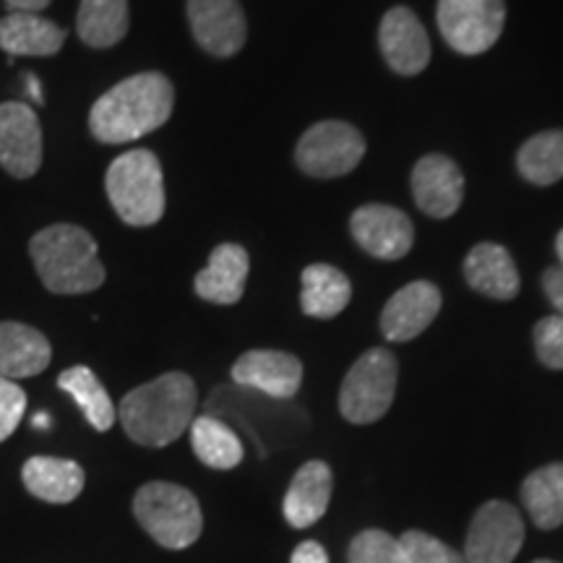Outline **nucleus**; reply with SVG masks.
Here are the masks:
<instances>
[{"label": "nucleus", "instance_id": "f257e3e1", "mask_svg": "<svg viewBox=\"0 0 563 563\" xmlns=\"http://www.w3.org/2000/svg\"><path fill=\"white\" fill-rule=\"evenodd\" d=\"M173 108L170 79L146 70L104 91L89 112V131L102 144H129L170 121Z\"/></svg>", "mask_w": 563, "mask_h": 563}, {"label": "nucleus", "instance_id": "f03ea898", "mask_svg": "<svg viewBox=\"0 0 563 563\" xmlns=\"http://www.w3.org/2000/svg\"><path fill=\"white\" fill-rule=\"evenodd\" d=\"M196 384L188 373L173 371L123 397L118 418L125 435L146 449H162L191 428Z\"/></svg>", "mask_w": 563, "mask_h": 563}, {"label": "nucleus", "instance_id": "7ed1b4c3", "mask_svg": "<svg viewBox=\"0 0 563 563\" xmlns=\"http://www.w3.org/2000/svg\"><path fill=\"white\" fill-rule=\"evenodd\" d=\"M30 253L42 285L55 295L95 292L104 285L97 241L79 224H51L32 238Z\"/></svg>", "mask_w": 563, "mask_h": 563}, {"label": "nucleus", "instance_id": "20e7f679", "mask_svg": "<svg viewBox=\"0 0 563 563\" xmlns=\"http://www.w3.org/2000/svg\"><path fill=\"white\" fill-rule=\"evenodd\" d=\"M207 415H214L224 422L241 420L249 428L253 443L264 456L274 449H285L308 431V415L302 407H295L290 399H272L264 394L243 389V386H222L211 394Z\"/></svg>", "mask_w": 563, "mask_h": 563}, {"label": "nucleus", "instance_id": "39448f33", "mask_svg": "<svg viewBox=\"0 0 563 563\" xmlns=\"http://www.w3.org/2000/svg\"><path fill=\"white\" fill-rule=\"evenodd\" d=\"M104 191L115 214L131 228H152L165 214V175L150 150L125 152L112 162Z\"/></svg>", "mask_w": 563, "mask_h": 563}, {"label": "nucleus", "instance_id": "423d86ee", "mask_svg": "<svg viewBox=\"0 0 563 563\" xmlns=\"http://www.w3.org/2000/svg\"><path fill=\"white\" fill-rule=\"evenodd\" d=\"M133 517L154 543L183 551L201 538V506L188 488L175 483H146L133 496Z\"/></svg>", "mask_w": 563, "mask_h": 563}, {"label": "nucleus", "instance_id": "0eeeda50", "mask_svg": "<svg viewBox=\"0 0 563 563\" xmlns=\"http://www.w3.org/2000/svg\"><path fill=\"white\" fill-rule=\"evenodd\" d=\"M399 365L389 350L373 347L363 352L344 376L340 389V412L355 426L382 420L397 394Z\"/></svg>", "mask_w": 563, "mask_h": 563}, {"label": "nucleus", "instance_id": "6e6552de", "mask_svg": "<svg viewBox=\"0 0 563 563\" xmlns=\"http://www.w3.org/2000/svg\"><path fill=\"white\" fill-rule=\"evenodd\" d=\"M441 37L460 55H483L496 45L506 24L504 0H439Z\"/></svg>", "mask_w": 563, "mask_h": 563}, {"label": "nucleus", "instance_id": "1a4fd4ad", "mask_svg": "<svg viewBox=\"0 0 563 563\" xmlns=\"http://www.w3.org/2000/svg\"><path fill=\"white\" fill-rule=\"evenodd\" d=\"M365 157V139L355 125L344 121L316 123L302 133L295 159L311 178H342Z\"/></svg>", "mask_w": 563, "mask_h": 563}, {"label": "nucleus", "instance_id": "9d476101", "mask_svg": "<svg viewBox=\"0 0 563 563\" xmlns=\"http://www.w3.org/2000/svg\"><path fill=\"white\" fill-rule=\"evenodd\" d=\"M525 543V522L506 501L477 509L464 543V563H511Z\"/></svg>", "mask_w": 563, "mask_h": 563}, {"label": "nucleus", "instance_id": "9b49d317", "mask_svg": "<svg viewBox=\"0 0 563 563\" xmlns=\"http://www.w3.org/2000/svg\"><path fill=\"white\" fill-rule=\"evenodd\" d=\"M188 24L203 53L232 58L243 51L249 24L241 0H188Z\"/></svg>", "mask_w": 563, "mask_h": 563}, {"label": "nucleus", "instance_id": "f8f14e48", "mask_svg": "<svg viewBox=\"0 0 563 563\" xmlns=\"http://www.w3.org/2000/svg\"><path fill=\"white\" fill-rule=\"evenodd\" d=\"M350 230L355 243L382 262H399L415 243L410 217L389 203H365L352 214Z\"/></svg>", "mask_w": 563, "mask_h": 563}, {"label": "nucleus", "instance_id": "ddd939ff", "mask_svg": "<svg viewBox=\"0 0 563 563\" xmlns=\"http://www.w3.org/2000/svg\"><path fill=\"white\" fill-rule=\"evenodd\" d=\"M0 165L13 178H32L42 165L40 118L30 104H0Z\"/></svg>", "mask_w": 563, "mask_h": 563}, {"label": "nucleus", "instance_id": "4468645a", "mask_svg": "<svg viewBox=\"0 0 563 563\" xmlns=\"http://www.w3.org/2000/svg\"><path fill=\"white\" fill-rule=\"evenodd\" d=\"M232 382L272 399H292L302 384V363L290 352L251 350L232 365Z\"/></svg>", "mask_w": 563, "mask_h": 563}, {"label": "nucleus", "instance_id": "2eb2a0df", "mask_svg": "<svg viewBox=\"0 0 563 563\" xmlns=\"http://www.w3.org/2000/svg\"><path fill=\"white\" fill-rule=\"evenodd\" d=\"M378 45L394 74L418 76L431 63V40L410 9L397 5L386 11L378 26Z\"/></svg>", "mask_w": 563, "mask_h": 563}, {"label": "nucleus", "instance_id": "dca6fc26", "mask_svg": "<svg viewBox=\"0 0 563 563\" xmlns=\"http://www.w3.org/2000/svg\"><path fill=\"white\" fill-rule=\"evenodd\" d=\"M441 311V290L433 282H410L394 292L382 311V332L389 342H410L426 332Z\"/></svg>", "mask_w": 563, "mask_h": 563}, {"label": "nucleus", "instance_id": "f3484780", "mask_svg": "<svg viewBox=\"0 0 563 563\" xmlns=\"http://www.w3.org/2000/svg\"><path fill=\"white\" fill-rule=\"evenodd\" d=\"M415 203L433 220H446L464 199V175L454 159L443 154H428L412 170Z\"/></svg>", "mask_w": 563, "mask_h": 563}, {"label": "nucleus", "instance_id": "a211bd4d", "mask_svg": "<svg viewBox=\"0 0 563 563\" xmlns=\"http://www.w3.org/2000/svg\"><path fill=\"white\" fill-rule=\"evenodd\" d=\"M249 251L238 243H222L211 251L209 264L196 274V295L217 306H232L243 298L249 279Z\"/></svg>", "mask_w": 563, "mask_h": 563}, {"label": "nucleus", "instance_id": "6ab92c4d", "mask_svg": "<svg viewBox=\"0 0 563 563\" xmlns=\"http://www.w3.org/2000/svg\"><path fill=\"white\" fill-rule=\"evenodd\" d=\"M332 488L334 477L327 462L313 460L302 464L285 493V504H282L287 525L295 530H306V527L319 522L329 509V501H332Z\"/></svg>", "mask_w": 563, "mask_h": 563}, {"label": "nucleus", "instance_id": "aec40b11", "mask_svg": "<svg viewBox=\"0 0 563 563\" xmlns=\"http://www.w3.org/2000/svg\"><path fill=\"white\" fill-rule=\"evenodd\" d=\"M53 347L47 336L19 321H0V378L21 382L51 365Z\"/></svg>", "mask_w": 563, "mask_h": 563}, {"label": "nucleus", "instance_id": "412c9836", "mask_svg": "<svg viewBox=\"0 0 563 563\" xmlns=\"http://www.w3.org/2000/svg\"><path fill=\"white\" fill-rule=\"evenodd\" d=\"M470 287L493 300H511L519 292V272L511 253L498 243H477L464 258Z\"/></svg>", "mask_w": 563, "mask_h": 563}, {"label": "nucleus", "instance_id": "4be33fe9", "mask_svg": "<svg viewBox=\"0 0 563 563\" xmlns=\"http://www.w3.org/2000/svg\"><path fill=\"white\" fill-rule=\"evenodd\" d=\"M21 481L34 498L45 504H70L87 483L81 464L60 456H32L21 467Z\"/></svg>", "mask_w": 563, "mask_h": 563}, {"label": "nucleus", "instance_id": "5701e85b", "mask_svg": "<svg viewBox=\"0 0 563 563\" xmlns=\"http://www.w3.org/2000/svg\"><path fill=\"white\" fill-rule=\"evenodd\" d=\"M66 42V30L40 13H9L0 19V51L32 58H51Z\"/></svg>", "mask_w": 563, "mask_h": 563}, {"label": "nucleus", "instance_id": "b1692460", "mask_svg": "<svg viewBox=\"0 0 563 563\" xmlns=\"http://www.w3.org/2000/svg\"><path fill=\"white\" fill-rule=\"evenodd\" d=\"M352 298L347 274L329 264H311L302 272V311L313 319H334Z\"/></svg>", "mask_w": 563, "mask_h": 563}, {"label": "nucleus", "instance_id": "393cba45", "mask_svg": "<svg viewBox=\"0 0 563 563\" xmlns=\"http://www.w3.org/2000/svg\"><path fill=\"white\" fill-rule=\"evenodd\" d=\"M76 32L95 51L118 45L129 32V0H81Z\"/></svg>", "mask_w": 563, "mask_h": 563}, {"label": "nucleus", "instance_id": "a878e982", "mask_svg": "<svg viewBox=\"0 0 563 563\" xmlns=\"http://www.w3.org/2000/svg\"><path fill=\"white\" fill-rule=\"evenodd\" d=\"M194 454L211 470H235L243 462L245 449L241 435L214 415H201L191 422Z\"/></svg>", "mask_w": 563, "mask_h": 563}, {"label": "nucleus", "instance_id": "bb28decb", "mask_svg": "<svg viewBox=\"0 0 563 563\" xmlns=\"http://www.w3.org/2000/svg\"><path fill=\"white\" fill-rule=\"evenodd\" d=\"M522 504L534 527L555 530L563 525V462L534 470L522 483Z\"/></svg>", "mask_w": 563, "mask_h": 563}, {"label": "nucleus", "instance_id": "cd10ccee", "mask_svg": "<svg viewBox=\"0 0 563 563\" xmlns=\"http://www.w3.org/2000/svg\"><path fill=\"white\" fill-rule=\"evenodd\" d=\"M58 386L68 397H74V402L79 405L84 418L89 420V426L95 431H110L115 426V407H112V399L108 389H104L100 378L95 376V371L87 368V365H74V368H66L58 376Z\"/></svg>", "mask_w": 563, "mask_h": 563}, {"label": "nucleus", "instance_id": "c85d7f7f", "mask_svg": "<svg viewBox=\"0 0 563 563\" xmlns=\"http://www.w3.org/2000/svg\"><path fill=\"white\" fill-rule=\"evenodd\" d=\"M517 167L534 186H553L563 178V131H545L527 139L517 154Z\"/></svg>", "mask_w": 563, "mask_h": 563}, {"label": "nucleus", "instance_id": "c756f323", "mask_svg": "<svg viewBox=\"0 0 563 563\" xmlns=\"http://www.w3.org/2000/svg\"><path fill=\"white\" fill-rule=\"evenodd\" d=\"M350 563H410L402 543L384 530H365L350 543Z\"/></svg>", "mask_w": 563, "mask_h": 563}, {"label": "nucleus", "instance_id": "7c9ffc66", "mask_svg": "<svg viewBox=\"0 0 563 563\" xmlns=\"http://www.w3.org/2000/svg\"><path fill=\"white\" fill-rule=\"evenodd\" d=\"M399 543H402V551L410 563H464L462 553H456L452 545L428 532L410 530L399 538Z\"/></svg>", "mask_w": 563, "mask_h": 563}, {"label": "nucleus", "instance_id": "2f4dec72", "mask_svg": "<svg viewBox=\"0 0 563 563\" xmlns=\"http://www.w3.org/2000/svg\"><path fill=\"white\" fill-rule=\"evenodd\" d=\"M534 350L545 368L563 371V319L545 316L534 327Z\"/></svg>", "mask_w": 563, "mask_h": 563}, {"label": "nucleus", "instance_id": "473e14b6", "mask_svg": "<svg viewBox=\"0 0 563 563\" xmlns=\"http://www.w3.org/2000/svg\"><path fill=\"white\" fill-rule=\"evenodd\" d=\"M26 410V394L16 382L0 378V443L19 428Z\"/></svg>", "mask_w": 563, "mask_h": 563}, {"label": "nucleus", "instance_id": "72a5a7b5", "mask_svg": "<svg viewBox=\"0 0 563 563\" xmlns=\"http://www.w3.org/2000/svg\"><path fill=\"white\" fill-rule=\"evenodd\" d=\"M543 290L548 295V300L553 302L555 311H559L555 316H561L563 319V269L561 266H551V269L543 274Z\"/></svg>", "mask_w": 563, "mask_h": 563}, {"label": "nucleus", "instance_id": "f704fd0d", "mask_svg": "<svg viewBox=\"0 0 563 563\" xmlns=\"http://www.w3.org/2000/svg\"><path fill=\"white\" fill-rule=\"evenodd\" d=\"M290 563H329V555L316 540H306L295 548Z\"/></svg>", "mask_w": 563, "mask_h": 563}, {"label": "nucleus", "instance_id": "c9c22d12", "mask_svg": "<svg viewBox=\"0 0 563 563\" xmlns=\"http://www.w3.org/2000/svg\"><path fill=\"white\" fill-rule=\"evenodd\" d=\"M53 0H5L11 13H37L42 9H47Z\"/></svg>", "mask_w": 563, "mask_h": 563}, {"label": "nucleus", "instance_id": "e433bc0d", "mask_svg": "<svg viewBox=\"0 0 563 563\" xmlns=\"http://www.w3.org/2000/svg\"><path fill=\"white\" fill-rule=\"evenodd\" d=\"M26 89H30V97L34 102H37V104L45 102V97H42V87H40L37 76H34V74H26Z\"/></svg>", "mask_w": 563, "mask_h": 563}, {"label": "nucleus", "instance_id": "4c0bfd02", "mask_svg": "<svg viewBox=\"0 0 563 563\" xmlns=\"http://www.w3.org/2000/svg\"><path fill=\"white\" fill-rule=\"evenodd\" d=\"M32 426H34V428H51V418H47V415H42V412H40L37 418L32 420Z\"/></svg>", "mask_w": 563, "mask_h": 563}, {"label": "nucleus", "instance_id": "58836bf2", "mask_svg": "<svg viewBox=\"0 0 563 563\" xmlns=\"http://www.w3.org/2000/svg\"><path fill=\"white\" fill-rule=\"evenodd\" d=\"M555 253H559V258H561V269H563V230L559 232V238H555Z\"/></svg>", "mask_w": 563, "mask_h": 563}, {"label": "nucleus", "instance_id": "ea45409f", "mask_svg": "<svg viewBox=\"0 0 563 563\" xmlns=\"http://www.w3.org/2000/svg\"><path fill=\"white\" fill-rule=\"evenodd\" d=\"M532 563H555V561H545V559H543V561H532Z\"/></svg>", "mask_w": 563, "mask_h": 563}]
</instances>
